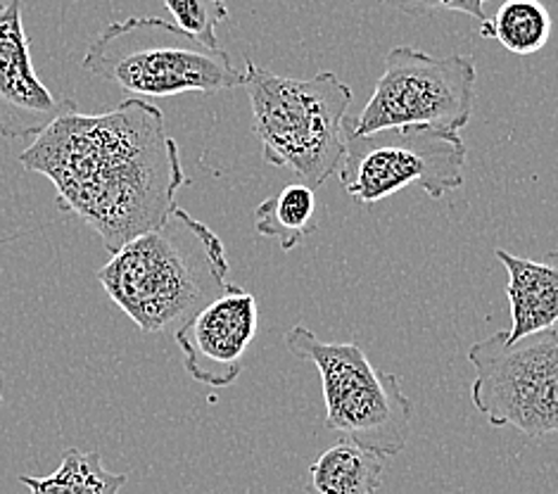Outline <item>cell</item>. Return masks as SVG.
Segmentation results:
<instances>
[{"label":"cell","instance_id":"obj_13","mask_svg":"<svg viewBox=\"0 0 558 494\" xmlns=\"http://www.w3.org/2000/svg\"><path fill=\"white\" fill-rule=\"evenodd\" d=\"M255 229L264 238L278 240L283 252L295 250L302 240L318 231V200L312 185L288 183L255 209Z\"/></svg>","mask_w":558,"mask_h":494},{"label":"cell","instance_id":"obj_8","mask_svg":"<svg viewBox=\"0 0 558 494\" xmlns=\"http://www.w3.org/2000/svg\"><path fill=\"white\" fill-rule=\"evenodd\" d=\"M473 56L433 58L411 46L392 48L354 131L430 126L459 133L471 122L475 105Z\"/></svg>","mask_w":558,"mask_h":494},{"label":"cell","instance_id":"obj_11","mask_svg":"<svg viewBox=\"0 0 558 494\" xmlns=\"http://www.w3.org/2000/svg\"><path fill=\"white\" fill-rule=\"evenodd\" d=\"M497 260L509 274L507 298L511 306L509 340H521L535 333L558 328V250L542 260L511 255L509 250H495Z\"/></svg>","mask_w":558,"mask_h":494},{"label":"cell","instance_id":"obj_9","mask_svg":"<svg viewBox=\"0 0 558 494\" xmlns=\"http://www.w3.org/2000/svg\"><path fill=\"white\" fill-rule=\"evenodd\" d=\"M259 306L252 292L229 286L177 333L189 376L209 387H229L243 373V359L257 338Z\"/></svg>","mask_w":558,"mask_h":494},{"label":"cell","instance_id":"obj_5","mask_svg":"<svg viewBox=\"0 0 558 494\" xmlns=\"http://www.w3.org/2000/svg\"><path fill=\"white\" fill-rule=\"evenodd\" d=\"M290 354L318 369L326 402V429L378 457H397L411 435L414 405L395 373L374 369L354 342H326L310 328L286 333Z\"/></svg>","mask_w":558,"mask_h":494},{"label":"cell","instance_id":"obj_14","mask_svg":"<svg viewBox=\"0 0 558 494\" xmlns=\"http://www.w3.org/2000/svg\"><path fill=\"white\" fill-rule=\"evenodd\" d=\"M129 473L105 469L98 451L70 447L62 451L60 466L50 475H20L29 494H119Z\"/></svg>","mask_w":558,"mask_h":494},{"label":"cell","instance_id":"obj_17","mask_svg":"<svg viewBox=\"0 0 558 494\" xmlns=\"http://www.w3.org/2000/svg\"><path fill=\"white\" fill-rule=\"evenodd\" d=\"M380 3L414 17L428 15V12H463V15H469L481 24L487 22V0H380Z\"/></svg>","mask_w":558,"mask_h":494},{"label":"cell","instance_id":"obj_6","mask_svg":"<svg viewBox=\"0 0 558 494\" xmlns=\"http://www.w3.org/2000/svg\"><path fill=\"white\" fill-rule=\"evenodd\" d=\"M463 167L466 143L454 131L402 126L362 136L354 131V119H348L340 185L359 205L374 207L409 185L442 200L463 185Z\"/></svg>","mask_w":558,"mask_h":494},{"label":"cell","instance_id":"obj_12","mask_svg":"<svg viewBox=\"0 0 558 494\" xmlns=\"http://www.w3.org/2000/svg\"><path fill=\"white\" fill-rule=\"evenodd\" d=\"M383 483V457L350 439L326 449L307 473V494H376Z\"/></svg>","mask_w":558,"mask_h":494},{"label":"cell","instance_id":"obj_10","mask_svg":"<svg viewBox=\"0 0 558 494\" xmlns=\"http://www.w3.org/2000/svg\"><path fill=\"white\" fill-rule=\"evenodd\" d=\"M76 108L74 100L58 98L36 74L22 0H8L0 8V136L38 138L58 117Z\"/></svg>","mask_w":558,"mask_h":494},{"label":"cell","instance_id":"obj_1","mask_svg":"<svg viewBox=\"0 0 558 494\" xmlns=\"http://www.w3.org/2000/svg\"><path fill=\"white\" fill-rule=\"evenodd\" d=\"M20 165L56 185L58 209L90 226L112 255L162 226L189 183L162 110L141 98L102 115L64 112Z\"/></svg>","mask_w":558,"mask_h":494},{"label":"cell","instance_id":"obj_15","mask_svg":"<svg viewBox=\"0 0 558 494\" xmlns=\"http://www.w3.org/2000/svg\"><path fill=\"white\" fill-rule=\"evenodd\" d=\"M554 22L539 0H507L495 17L481 24L483 38L497 41L518 58H530L549 44Z\"/></svg>","mask_w":558,"mask_h":494},{"label":"cell","instance_id":"obj_7","mask_svg":"<svg viewBox=\"0 0 558 494\" xmlns=\"http://www.w3.org/2000/svg\"><path fill=\"white\" fill-rule=\"evenodd\" d=\"M475 371L473 407L489 425H511L525 437L558 433V333L509 340L497 330L469 350Z\"/></svg>","mask_w":558,"mask_h":494},{"label":"cell","instance_id":"obj_3","mask_svg":"<svg viewBox=\"0 0 558 494\" xmlns=\"http://www.w3.org/2000/svg\"><path fill=\"white\" fill-rule=\"evenodd\" d=\"M245 88L264 162L295 171L312 189L324 185L342 165L352 88L333 72L278 76L250 58Z\"/></svg>","mask_w":558,"mask_h":494},{"label":"cell","instance_id":"obj_2","mask_svg":"<svg viewBox=\"0 0 558 494\" xmlns=\"http://www.w3.org/2000/svg\"><path fill=\"white\" fill-rule=\"evenodd\" d=\"M96 278L143 333H177L231 286L223 240L181 207L117 250Z\"/></svg>","mask_w":558,"mask_h":494},{"label":"cell","instance_id":"obj_16","mask_svg":"<svg viewBox=\"0 0 558 494\" xmlns=\"http://www.w3.org/2000/svg\"><path fill=\"white\" fill-rule=\"evenodd\" d=\"M162 3L183 34L193 36L205 48H219L217 26L229 20L226 0H162Z\"/></svg>","mask_w":558,"mask_h":494},{"label":"cell","instance_id":"obj_19","mask_svg":"<svg viewBox=\"0 0 558 494\" xmlns=\"http://www.w3.org/2000/svg\"><path fill=\"white\" fill-rule=\"evenodd\" d=\"M0 407H3V395H0Z\"/></svg>","mask_w":558,"mask_h":494},{"label":"cell","instance_id":"obj_4","mask_svg":"<svg viewBox=\"0 0 558 494\" xmlns=\"http://www.w3.org/2000/svg\"><path fill=\"white\" fill-rule=\"evenodd\" d=\"M82 70L114 84L131 98H171L245 86L229 52L205 48L174 22L129 17L110 22L93 38Z\"/></svg>","mask_w":558,"mask_h":494},{"label":"cell","instance_id":"obj_18","mask_svg":"<svg viewBox=\"0 0 558 494\" xmlns=\"http://www.w3.org/2000/svg\"><path fill=\"white\" fill-rule=\"evenodd\" d=\"M17 236H10V238H0V245H5V243H10V240H15Z\"/></svg>","mask_w":558,"mask_h":494}]
</instances>
